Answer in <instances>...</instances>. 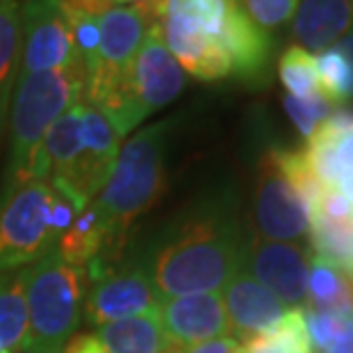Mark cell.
<instances>
[{
    "label": "cell",
    "mask_w": 353,
    "mask_h": 353,
    "mask_svg": "<svg viewBox=\"0 0 353 353\" xmlns=\"http://www.w3.org/2000/svg\"><path fill=\"white\" fill-rule=\"evenodd\" d=\"M244 272L276 294L285 305H299L307 294L310 253L292 242L251 237L244 249Z\"/></svg>",
    "instance_id": "cell-11"
},
{
    "label": "cell",
    "mask_w": 353,
    "mask_h": 353,
    "mask_svg": "<svg viewBox=\"0 0 353 353\" xmlns=\"http://www.w3.org/2000/svg\"><path fill=\"white\" fill-rule=\"evenodd\" d=\"M85 272L87 292L82 312L94 326L155 312L160 305L141 262L101 265L94 260L85 267Z\"/></svg>",
    "instance_id": "cell-8"
},
{
    "label": "cell",
    "mask_w": 353,
    "mask_h": 353,
    "mask_svg": "<svg viewBox=\"0 0 353 353\" xmlns=\"http://www.w3.org/2000/svg\"><path fill=\"white\" fill-rule=\"evenodd\" d=\"M3 351H5V349H3V342H0V353H3Z\"/></svg>",
    "instance_id": "cell-33"
},
{
    "label": "cell",
    "mask_w": 353,
    "mask_h": 353,
    "mask_svg": "<svg viewBox=\"0 0 353 353\" xmlns=\"http://www.w3.org/2000/svg\"><path fill=\"white\" fill-rule=\"evenodd\" d=\"M283 105H285L288 117L292 119V123L296 125V130L301 132L305 139L310 137L314 132V128L333 112V105L326 99H321V96H317V99H294V96H285Z\"/></svg>",
    "instance_id": "cell-24"
},
{
    "label": "cell",
    "mask_w": 353,
    "mask_h": 353,
    "mask_svg": "<svg viewBox=\"0 0 353 353\" xmlns=\"http://www.w3.org/2000/svg\"><path fill=\"white\" fill-rule=\"evenodd\" d=\"M265 335H269V340L276 344V349L281 353H314L305 328L303 307L299 305L285 310L283 319Z\"/></svg>",
    "instance_id": "cell-23"
},
{
    "label": "cell",
    "mask_w": 353,
    "mask_h": 353,
    "mask_svg": "<svg viewBox=\"0 0 353 353\" xmlns=\"http://www.w3.org/2000/svg\"><path fill=\"white\" fill-rule=\"evenodd\" d=\"M171 125V119L146 125L119 148L114 169L94 203L108 230L105 249L96 258L101 265H114L121 258L134 223L160 201L167 185L164 162Z\"/></svg>",
    "instance_id": "cell-2"
},
{
    "label": "cell",
    "mask_w": 353,
    "mask_h": 353,
    "mask_svg": "<svg viewBox=\"0 0 353 353\" xmlns=\"http://www.w3.org/2000/svg\"><path fill=\"white\" fill-rule=\"evenodd\" d=\"M337 190H340L344 196H347V201L353 205V171H351V174L342 176V180L337 183Z\"/></svg>",
    "instance_id": "cell-32"
},
{
    "label": "cell",
    "mask_w": 353,
    "mask_h": 353,
    "mask_svg": "<svg viewBox=\"0 0 353 353\" xmlns=\"http://www.w3.org/2000/svg\"><path fill=\"white\" fill-rule=\"evenodd\" d=\"M30 337V319L23 288V269L0 272V342L7 353H23Z\"/></svg>",
    "instance_id": "cell-18"
},
{
    "label": "cell",
    "mask_w": 353,
    "mask_h": 353,
    "mask_svg": "<svg viewBox=\"0 0 353 353\" xmlns=\"http://www.w3.org/2000/svg\"><path fill=\"white\" fill-rule=\"evenodd\" d=\"M183 87L185 73L176 57L164 46L160 30L153 21L134 57L130 80L119 92L108 96L96 110L112 123L119 137H125L146 117L174 103Z\"/></svg>",
    "instance_id": "cell-5"
},
{
    "label": "cell",
    "mask_w": 353,
    "mask_h": 353,
    "mask_svg": "<svg viewBox=\"0 0 353 353\" xmlns=\"http://www.w3.org/2000/svg\"><path fill=\"white\" fill-rule=\"evenodd\" d=\"M321 353H353V324L347 333H342L333 344H330V347H326Z\"/></svg>",
    "instance_id": "cell-30"
},
{
    "label": "cell",
    "mask_w": 353,
    "mask_h": 353,
    "mask_svg": "<svg viewBox=\"0 0 353 353\" xmlns=\"http://www.w3.org/2000/svg\"><path fill=\"white\" fill-rule=\"evenodd\" d=\"M108 242V230L101 219V212L92 203L85 212L78 214V219L71 223L69 230L57 239V253L62 255L66 265L87 267L96 260Z\"/></svg>",
    "instance_id": "cell-19"
},
{
    "label": "cell",
    "mask_w": 353,
    "mask_h": 353,
    "mask_svg": "<svg viewBox=\"0 0 353 353\" xmlns=\"http://www.w3.org/2000/svg\"><path fill=\"white\" fill-rule=\"evenodd\" d=\"M255 230L262 239L274 242H294L307 235V210L299 199L294 187L278 164L276 148L267 151L258 164V185H255Z\"/></svg>",
    "instance_id": "cell-10"
},
{
    "label": "cell",
    "mask_w": 353,
    "mask_h": 353,
    "mask_svg": "<svg viewBox=\"0 0 353 353\" xmlns=\"http://www.w3.org/2000/svg\"><path fill=\"white\" fill-rule=\"evenodd\" d=\"M239 353H244V351H242V347H239Z\"/></svg>",
    "instance_id": "cell-35"
},
{
    "label": "cell",
    "mask_w": 353,
    "mask_h": 353,
    "mask_svg": "<svg viewBox=\"0 0 353 353\" xmlns=\"http://www.w3.org/2000/svg\"><path fill=\"white\" fill-rule=\"evenodd\" d=\"M335 48L347 57L349 62V69H351V99H353V32L351 34H344L340 41L335 43Z\"/></svg>",
    "instance_id": "cell-31"
},
{
    "label": "cell",
    "mask_w": 353,
    "mask_h": 353,
    "mask_svg": "<svg viewBox=\"0 0 353 353\" xmlns=\"http://www.w3.org/2000/svg\"><path fill=\"white\" fill-rule=\"evenodd\" d=\"M85 96V66L19 76L12 108V146L3 194L17 187L46 180L41 148L50 125L82 103Z\"/></svg>",
    "instance_id": "cell-3"
},
{
    "label": "cell",
    "mask_w": 353,
    "mask_h": 353,
    "mask_svg": "<svg viewBox=\"0 0 353 353\" xmlns=\"http://www.w3.org/2000/svg\"><path fill=\"white\" fill-rule=\"evenodd\" d=\"M85 66L73 43V32L62 0H26L23 55L19 76Z\"/></svg>",
    "instance_id": "cell-9"
},
{
    "label": "cell",
    "mask_w": 353,
    "mask_h": 353,
    "mask_svg": "<svg viewBox=\"0 0 353 353\" xmlns=\"http://www.w3.org/2000/svg\"><path fill=\"white\" fill-rule=\"evenodd\" d=\"M62 3L71 7V10L94 14V17H101L103 12L112 10V7H139V10H144L153 19L157 0H62Z\"/></svg>",
    "instance_id": "cell-26"
},
{
    "label": "cell",
    "mask_w": 353,
    "mask_h": 353,
    "mask_svg": "<svg viewBox=\"0 0 353 353\" xmlns=\"http://www.w3.org/2000/svg\"><path fill=\"white\" fill-rule=\"evenodd\" d=\"M353 30V0H303L292 34L307 52H324Z\"/></svg>",
    "instance_id": "cell-15"
},
{
    "label": "cell",
    "mask_w": 353,
    "mask_h": 353,
    "mask_svg": "<svg viewBox=\"0 0 353 353\" xmlns=\"http://www.w3.org/2000/svg\"><path fill=\"white\" fill-rule=\"evenodd\" d=\"M23 288L30 319L23 353H62L85 305V267L66 265L57 249H52L23 269Z\"/></svg>",
    "instance_id": "cell-4"
},
{
    "label": "cell",
    "mask_w": 353,
    "mask_h": 353,
    "mask_svg": "<svg viewBox=\"0 0 353 353\" xmlns=\"http://www.w3.org/2000/svg\"><path fill=\"white\" fill-rule=\"evenodd\" d=\"M99 342L105 353H180L183 347L171 342L162 328L160 314L146 312L137 317L99 326Z\"/></svg>",
    "instance_id": "cell-16"
},
{
    "label": "cell",
    "mask_w": 353,
    "mask_h": 353,
    "mask_svg": "<svg viewBox=\"0 0 353 353\" xmlns=\"http://www.w3.org/2000/svg\"><path fill=\"white\" fill-rule=\"evenodd\" d=\"M82 103L66 110L46 132L41 148L43 171L52 187H64L82 155Z\"/></svg>",
    "instance_id": "cell-17"
},
{
    "label": "cell",
    "mask_w": 353,
    "mask_h": 353,
    "mask_svg": "<svg viewBox=\"0 0 353 353\" xmlns=\"http://www.w3.org/2000/svg\"><path fill=\"white\" fill-rule=\"evenodd\" d=\"M335 162H337V169H340V174H351L353 171V130L347 132L344 137L337 141L335 148Z\"/></svg>",
    "instance_id": "cell-28"
},
{
    "label": "cell",
    "mask_w": 353,
    "mask_h": 353,
    "mask_svg": "<svg viewBox=\"0 0 353 353\" xmlns=\"http://www.w3.org/2000/svg\"><path fill=\"white\" fill-rule=\"evenodd\" d=\"M317 62V76H319V89L321 99H326L330 105L344 103L351 99V69L347 57L342 55L335 46L319 52L314 57Z\"/></svg>",
    "instance_id": "cell-22"
},
{
    "label": "cell",
    "mask_w": 353,
    "mask_h": 353,
    "mask_svg": "<svg viewBox=\"0 0 353 353\" xmlns=\"http://www.w3.org/2000/svg\"><path fill=\"white\" fill-rule=\"evenodd\" d=\"M62 353H105V349L96 335H73L64 344Z\"/></svg>",
    "instance_id": "cell-29"
},
{
    "label": "cell",
    "mask_w": 353,
    "mask_h": 353,
    "mask_svg": "<svg viewBox=\"0 0 353 353\" xmlns=\"http://www.w3.org/2000/svg\"><path fill=\"white\" fill-rule=\"evenodd\" d=\"M349 276H351V278H353V267H351V272H349Z\"/></svg>",
    "instance_id": "cell-34"
},
{
    "label": "cell",
    "mask_w": 353,
    "mask_h": 353,
    "mask_svg": "<svg viewBox=\"0 0 353 353\" xmlns=\"http://www.w3.org/2000/svg\"><path fill=\"white\" fill-rule=\"evenodd\" d=\"M55 190L48 180H32L0 199V272L30 267L57 249L50 228Z\"/></svg>",
    "instance_id": "cell-6"
},
{
    "label": "cell",
    "mask_w": 353,
    "mask_h": 353,
    "mask_svg": "<svg viewBox=\"0 0 353 353\" xmlns=\"http://www.w3.org/2000/svg\"><path fill=\"white\" fill-rule=\"evenodd\" d=\"M19 0H0V128L7 117L21 43Z\"/></svg>",
    "instance_id": "cell-20"
},
{
    "label": "cell",
    "mask_w": 353,
    "mask_h": 353,
    "mask_svg": "<svg viewBox=\"0 0 353 353\" xmlns=\"http://www.w3.org/2000/svg\"><path fill=\"white\" fill-rule=\"evenodd\" d=\"M301 0H242V10L255 26L278 28L294 17Z\"/></svg>",
    "instance_id": "cell-25"
},
{
    "label": "cell",
    "mask_w": 353,
    "mask_h": 353,
    "mask_svg": "<svg viewBox=\"0 0 353 353\" xmlns=\"http://www.w3.org/2000/svg\"><path fill=\"white\" fill-rule=\"evenodd\" d=\"M221 299L226 305L230 335L239 337L242 342L269 333L288 310V305L281 299L272 294L244 269H239L230 278V283L223 288Z\"/></svg>",
    "instance_id": "cell-13"
},
{
    "label": "cell",
    "mask_w": 353,
    "mask_h": 353,
    "mask_svg": "<svg viewBox=\"0 0 353 353\" xmlns=\"http://www.w3.org/2000/svg\"><path fill=\"white\" fill-rule=\"evenodd\" d=\"M101 43L92 71L85 76L82 103L99 105L130 80L134 57L146 39L153 19L139 7H112L99 17Z\"/></svg>",
    "instance_id": "cell-7"
},
{
    "label": "cell",
    "mask_w": 353,
    "mask_h": 353,
    "mask_svg": "<svg viewBox=\"0 0 353 353\" xmlns=\"http://www.w3.org/2000/svg\"><path fill=\"white\" fill-rule=\"evenodd\" d=\"M157 314L167 337L180 347H194L230 335L226 305L219 292L167 299L157 305Z\"/></svg>",
    "instance_id": "cell-12"
},
{
    "label": "cell",
    "mask_w": 353,
    "mask_h": 353,
    "mask_svg": "<svg viewBox=\"0 0 353 353\" xmlns=\"http://www.w3.org/2000/svg\"><path fill=\"white\" fill-rule=\"evenodd\" d=\"M180 353H239V342L235 337H216L194 347H183Z\"/></svg>",
    "instance_id": "cell-27"
},
{
    "label": "cell",
    "mask_w": 353,
    "mask_h": 353,
    "mask_svg": "<svg viewBox=\"0 0 353 353\" xmlns=\"http://www.w3.org/2000/svg\"><path fill=\"white\" fill-rule=\"evenodd\" d=\"M278 76L288 89V96L294 99H317L321 96L317 62L312 52L301 46H290L278 59Z\"/></svg>",
    "instance_id": "cell-21"
},
{
    "label": "cell",
    "mask_w": 353,
    "mask_h": 353,
    "mask_svg": "<svg viewBox=\"0 0 353 353\" xmlns=\"http://www.w3.org/2000/svg\"><path fill=\"white\" fill-rule=\"evenodd\" d=\"M3 353H7V351H3Z\"/></svg>",
    "instance_id": "cell-36"
},
{
    "label": "cell",
    "mask_w": 353,
    "mask_h": 353,
    "mask_svg": "<svg viewBox=\"0 0 353 353\" xmlns=\"http://www.w3.org/2000/svg\"><path fill=\"white\" fill-rule=\"evenodd\" d=\"M246 239L232 201L216 196L187 208L162 230L141 262L157 301L214 294L244 265Z\"/></svg>",
    "instance_id": "cell-1"
},
{
    "label": "cell",
    "mask_w": 353,
    "mask_h": 353,
    "mask_svg": "<svg viewBox=\"0 0 353 353\" xmlns=\"http://www.w3.org/2000/svg\"><path fill=\"white\" fill-rule=\"evenodd\" d=\"M219 43L230 59L232 76L251 82H258L267 76L274 48L272 37L253 23L237 0L230 7L226 23L221 28Z\"/></svg>",
    "instance_id": "cell-14"
}]
</instances>
